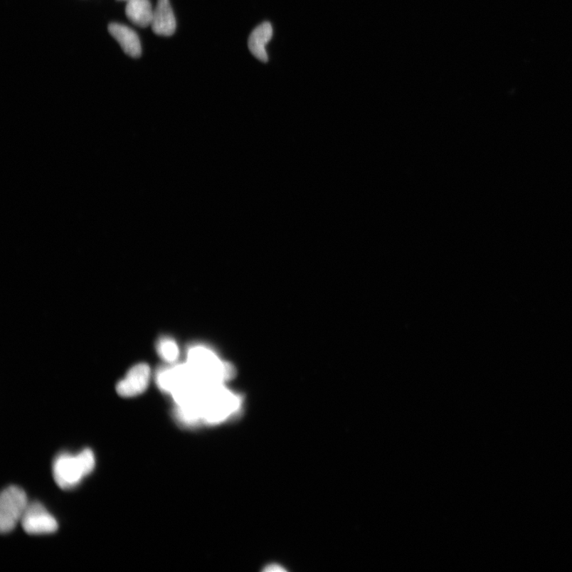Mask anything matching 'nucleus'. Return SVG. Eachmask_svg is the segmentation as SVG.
<instances>
[{
  "instance_id": "nucleus-1",
  "label": "nucleus",
  "mask_w": 572,
  "mask_h": 572,
  "mask_svg": "<svg viewBox=\"0 0 572 572\" xmlns=\"http://www.w3.org/2000/svg\"><path fill=\"white\" fill-rule=\"evenodd\" d=\"M242 398L223 384L201 388L186 403L175 407V417L185 426L223 423L240 411Z\"/></svg>"
},
{
  "instance_id": "nucleus-2",
  "label": "nucleus",
  "mask_w": 572,
  "mask_h": 572,
  "mask_svg": "<svg viewBox=\"0 0 572 572\" xmlns=\"http://www.w3.org/2000/svg\"><path fill=\"white\" fill-rule=\"evenodd\" d=\"M186 364L195 378L203 384H223L235 374L233 366L223 363L214 351L204 346L190 349Z\"/></svg>"
},
{
  "instance_id": "nucleus-3",
  "label": "nucleus",
  "mask_w": 572,
  "mask_h": 572,
  "mask_svg": "<svg viewBox=\"0 0 572 572\" xmlns=\"http://www.w3.org/2000/svg\"><path fill=\"white\" fill-rule=\"evenodd\" d=\"M95 465V455L90 449L76 455L61 453L53 462L54 480L61 489L73 488L93 472Z\"/></svg>"
},
{
  "instance_id": "nucleus-4",
  "label": "nucleus",
  "mask_w": 572,
  "mask_h": 572,
  "mask_svg": "<svg viewBox=\"0 0 572 572\" xmlns=\"http://www.w3.org/2000/svg\"><path fill=\"white\" fill-rule=\"evenodd\" d=\"M29 502L24 490L11 486L4 490L0 497V530L9 534L21 521Z\"/></svg>"
},
{
  "instance_id": "nucleus-5",
  "label": "nucleus",
  "mask_w": 572,
  "mask_h": 572,
  "mask_svg": "<svg viewBox=\"0 0 572 572\" xmlns=\"http://www.w3.org/2000/svg\"><path fill=\"white\" fill-rule=\"evenodd\" d=\"M21 524L25 532L31 535L51 534L58 529L57 520L38 502L29 503Z\"/></svg>"
},
{
  "instance_id": "nucleus-6",
  "label": "nucleus",
  "mask_w": 572,
  "mask_h": 572,
  "mask_svg": "<svg viewBox=\"0 0 572 572\" xmlns=\"http://www.w3.org/2000/svg\"><path fill=\"white\" fill-rule=\"evenodd\" d=\"M149 379H151V369L149 366L145 364L136 365L117 384V391L124 398L138 396L146 391Z\"/></svg>"
},
{
  "instance_id": "nucleus-7",
  "label": "nucleus",
  "mask_w": 572,
  "mask_h": 572,
  "mask_svg": "<svg viewBox=\"0 0 572 572\" xmlns=\"http://www.w3.org/2000/svg\"><path fill=\"white\" fill-rule=\"evenodd\" d=\"M152 27L156 35L161 36H171L175 33L176 18L169 0H158L154 10Z\"/></svg>"
},
{
  "instance_id": "nucleus-8",
  "label": "nucleus",
  "mask_w": 572,
  "mask_h": 572,
  "mask_svg": "<svg viewBox=\"0 0 572 572\" xmlns=\"http://www.w3.org/2000/svg\"><path fill=\"white\" fill-rule=\"evenodd\" d=\"M108 30L129 56L135 58L141 56L140 40L137 33L133 30L127 26L118 23L109 25Z\"/></svg>"
},
{
  "instance_id": "nucleus-9",
  "label": "nucleus",
  "mask_w": 572,
  "mask_h": 572,
  "mask_svg": "<svg viewBox=\"0 0 572 572\" xmlns=\"http://www.w3.org/2000/svg\"><path fill=\"white\" fill-rule=\"evenodd\" d=\"M273 37V27L268 22H265L251 32L248 40L249 50L258 60L268 63V54L267 45Z\"/></svg>"
},
{
  "instance_id": "nucleus-10",
  "label": "nucleus",
  "mask_w": 572,
  "mask_h": 572,
  "mask_svg": "<svg viewBox=\"0 0 572 572\" xmlns=\"http://www.w3.org/2000/svg\"><path fill=\"white\" fill-rule=\"evenodd\" d=\"M154 10L149 0H130L126 6V15L134 24L145 28L152 26Z\"/></svg>"
},
{
  "instance_id": "nucleus-11",
  "label": "nucleus",
  "mask_w": 572,
  "mask_h": 572,
  "mask_svg": "<svg viewBox=\"0 0 572 572\" xmlns=\"http://www.w3.org/2000/svg\"><path fill=\"white\" fill-rule=\"evenodd\" d=\"M159 356L168 363H174L179 356V349L174 340L161 339L158 345Z\"/></svg>"
},
{
  "instance_id": "nucleus-12",
  "label": "nucleus",
  "mask_w": 572,
  "mask_h": 572,
  "mask_svg": "<svg viewBox=\"0 0 572 572\" xmlns=\"http://www.w3.org/2000/svg\"><path fill=\"white\" fill-rule=\"evenodd\" d=\"M126 1H127V2H128V1H130V0H126Z\"/></svg>"
}]
</instances>
